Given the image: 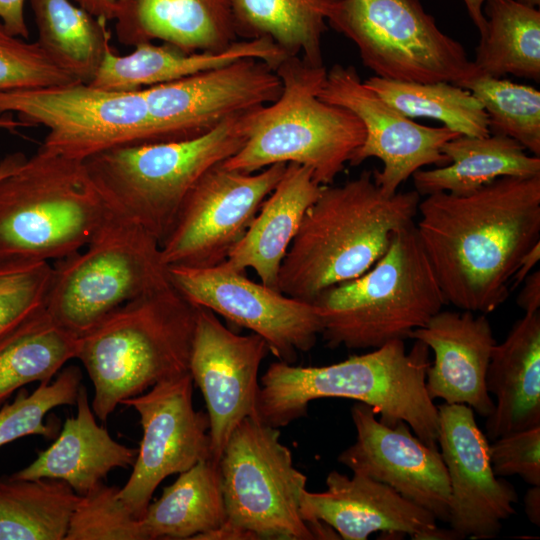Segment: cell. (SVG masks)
I'll list each match as a JSON object with an SVG mask.
<instances>
[{
	"label": "cell",
	"instance_id": "7a4b0ae2",
	"mask_svg": "<svg viewBox=\"0 0 540 540\" xmlns=\"http://www.w3.org/2000/svg\"><path fill=\"white\" fill-rule=\"evenodd\" d=\"M429 348L415 340H393L373 351L326 366L269 365L260 379L256 417L281 428L307 415L310 402L344 398L363 402L395 426L405 421L425 444L438 448V408L426 390Z\"/></svg>",
	"mask_w": 540,
	"mask_h": 540
},
{
	"label": "cell",
	"instance_id": "60d3db41",
	"mask_svg": "<svg viewBox=\"0 0 540 540\" xmlns=\"http://www.w3.org/2000/svg\"><path fill=\"white\" fill-rule=\"evenodd\" d=\"M489 456L496 476H520L540 486V426L510 433L489 444Z\"/></svg>",
	"mask_w": 540,
	"mask_h": 540
},
{
	"label": "cell",
	"instance_id": "f35d334b",
	"mask_svg": "<svg viewBox=\"0 0 540 540\" xmlns=\"http://www.w3.org/2000/svg\"><path fill=\"white\" fill-rule=\"evenodd\" d=\"M79 82L37 42L12 35L0 21V92Z\"/></svg>",
	"mask_w": 540,
	"mask_h": 540
},
{
	"label": "cell",
	"instance_id": "d4e9b609",
	"mask_svg": "<svg viewBox=\"0 0 540 540\" xmlns=\"http://www.w3.org/2000/svg\"><path fill=\"white\" fill-rule=\"evenodd\" d=\"M75 405L76 414L65 420L52 444L11 477L62 480L83 496L101 484L114 468L133 466L138 449L117 442L97 423L83 385Z\"/></svg>",
	"mask_w": 540,
	"mask_h": 540
},
{
	"label": "cell",
	"instance_id": "83f0119b",
	"mask_svg": "<svg viewBox=\"0 0 540 540\" xmlns=\"http://www.w3.org/2000/svg\"><path fill=\"white\" fill-rule=\"evenodd\" d=\"M449 164L413 175L420 196L446 192L472 193L501 177H531L540 174V157L530 156L514 139L490 133L487 136L459 135L442 148Z\"/></svg>",
	"mask_w": 540,
	"mask_h": 540
},
{
	"label": "cell",
	"instance_id": "9a60e30c",
	"mask_svg": "<svg viewBox=\"0 0 540 540\" xmlns=\"http://www.w3.org/2000/svg\"><path fill=\"white\" fill-rule=\"evenodd\" d=\"M142 90L156 143L201 136L270 104L280 96L282 82L268 63L245 57Z\"/></svg>",
	"mask_w": 540,
	"mask_h": 540
},
{
	"label": "cell",
	"instance_id": "3957f363",
	"mask_svg": "<svg viewBox=\"0 0 540 540\" xmlns=\"http://www.w3.org/2000/svg\"><path fill=\"white\" fill-rule=\"evenodd\" d=\"M419 202L415 189L384 195L371 171L323 186L283 258L278 291L313 303L325 290L359 277L384 254L395 231L414 223Z\"/></svg>",
	"mask_w": 540,
	"mask_h": 540
},
{
	"label": "cell",
	"instance_id": "7c38bea8",
	"mask_svg": "<svg viewBox=\"0 0 540 540\" xmlns=\"http://www.w3.org/2000/svg\"><path fill=\"white\" fill-rule=\"evenodd\" d=\"M16 114L27 127L44 126L40 149L85 161L123 146L153 143L143 90L113 91L73 82L0 92V115Z\"/></svg>",
	"mask_w": 540,
	"mask_h": 540
},
{
	"label": "cell",
	"instance_id": "836d02e7",
	"mask_svg": "<svg viewBox=\"0 0 540 540\" xmlns=\"http://www.w3.org/2000/svg\"><path fill=\"white\" fill-rule=\"evenodd\" d=\"M79 500L62 480L0 479V540H65Z\"/></svg>",
	"mask_w": 540,
	"mask_h": 540
},
{
	"label": "cell",
	"instance_id": "7bdbcfd3",
	"mask_svg": "<svg viewBox=\"0 0 540 540\" xmlns=\"http://www.w3.org/2000/svg\"><path fill=\"white\" fill-rule=\"evenodd\" d=\"M522 283L524 285L517 297V304L527 314L538 312L540 308V271L530 273Z\"/></svg>",
	"mask_w": 540,
	"mask_h": 540
},
{
	"label": "cell",
	"instance_id": "f1b7e54d",
	"mask_svg": "<svg viewBox=\"0 0 540 540\" xmlns=\"http://www.w3.org/2000/svg\"><path fill=\"white\" fill-rule=\"evenodd\" d=\"M226 520L218 463L201 461L179 474L140 518L145 540L198 539Z\"/></svg>",
	"mask_w": 540,
	"mask_h": 540
},
{
	"label": "cell",
	"instance_id": "681fc988",
	"mask_svg": "<svg viewBox=\"0 0 540 540\" xmlns=\"http://www.w3.org/2000/svg\"><path fill=\"white\" fill-rule=\"evenodd\" d=\"M518 1L529 6H533V7H537L540 5V0H518Z\"/></svg>",
	"mask_w": 540,
	"mask_h": 540
},
{
	"label": "cell",
	"instance_id": "5bb4252c",
	"mask_svg": "<svg viewBox=\"0 0 540 540\" xmlns=\"http://www.w3.org/2000/svg\"><path fill=\"white\" fill-rule=\"evenodd\" d=\"M168 272L171 284L189 302L261 336L278 361L294 364L298 353L310 351L321 334L314 303L256 283L224 263L169 266Z\"/></svg>",
	"mask_w": 540,
	"mask_h": 540
},
{
	"label": "cell",
	"instance_id": "8992f818",
	"mask_svg": "<svg viewBox=\"0 0 540 540\" xmlns=\"http://www.w3.org/2000/svg\"><path fill=\"white\" fill-rule=\"evenodd\" d=\"M280 96L246 114V140L223 166L253 173L278 163L308 167L322 186L331 185L365 139L361 121L319 96L327 69L286 57L275 69Z\"/></svg>",
	"mask_w": 540,
	"mask_h": 540
},
{
	"label": "cell",
	"instance_id": "ba28073f",
	"mask_svg": "<svg viewBox=\"0 0 540 540\" xmlns=\"http://www.w3.org/2000/svg\"><path fill=\"white\" fill-rule=\"evenodd\" d=\"M247 113L198 137L117 147L84 164L106 205L161 244L200 177L245 143Z\"/></svg>",
	"mask_w": 540,
	"mask_h": 540
},
{
	"label": "cell",
	"instance_id": "7dc6e473",
	"mask_svg": "<svg viewBox=\"0 0 540 540\" xmlns=\"http://www.w3.org/2000/svg\"><path fill=\"white\" fill-rule=\"evenodd\" d=\"M524 509L528 520L536 526L540 525V486H532L524 497Z\"/></svg>",
	"mask_w": 540,
	"mask_h": 540
},
{
	"label": "cell",
	"instance_id": "484cf974",
	"mask_svg": "<svg viewBox=\"0 0 540 540\" xmlns=\"http://www.w3.org/2000/svg\"><path fill=\"white\" fill-rule=\"evenodd\" d=\"M313 172L288 163L285 172L262 203L246 233L223 262L239 272L253 269L261 283L277 289L283 258L307 209L321 193Z\"/></svg>",
	"mask_w": 540,
	"mask_h": 540
},
{
	"label": "cell",
	"instance_id": "52a82bcc",
	"mask_svg": "<svg viewBox=\"0 0 540 540\" xmlns=\"http://www.w3.org/2000/svg\"><path fill=\"white\" fill-rule=\"evenodd\" d=\"M313 303L326 345L348 349L405 341L447 304L414 223L393 233L369 270L325 290Z\"/></svg>",
	"mask_w": 540,
	"mask_h": 540
},
{
	"label": "cell",
	"instance_id": "e575fe53",
	"mask_svg": "<svg viewBox=\"0 0 540 540\" xmlns=\"http://www.w3.org/2000/svg\"><path fill=\"white\" fill-rule=\"evenodd\" d=\"M365 85L409 118H430L466 136L490 134L481 102L468 90L446 81L405 82L371 76Z\"/></svg>",
	"mask_w": 540,
	"mask_h": 540
},
{
	"label": "cell",
	"instance_id": "e0dca14e",
	"mask_svg": "<svg viewBox=\"0 0 540 540\" xmlns=\"http://www.w3.org/2000/svg\"><path fill=\"white\" fill-rule=\"evenodd\" d=\"M318 96L348 109L361 121L365 139L349 164L357 166L372 157L381 160L382 169L372 172V176L384 195H394L424 166L449 164L441 148L460 134L445 126H424L413 121L369 89L354 66L334 64L327 70Z\"/></svg>",
	"mask_w": 540,
	"mask_h": 540
},
{
	"label": "cell",
	"instance_id": "4316f807",
	"mask_svg": "<svg viewBox=\"0 0 540 540\" xmlns=\"http://www.w3.org/2000/svg\"><path fill=\"white\" fill-rule=\"evenodd\" d=\"M265 61L274 70L287 57L266 38L237 40L218 52H184L170 44L143 42L126 55L108 47L94 78V87L113 91H134L169 83L240 58Z\"/></svg>",
	"mask_w": 540,
	"mask_h": 540
},
{
	"label": "cell",
	"instance_id": "277c9868",
	"mask_svg": "<svg viewBox=\"0 0 540 540\" xmlns=\"http://www.w3.org/2000/svg\"><path fill=\"white\" fill-rule=\"evenodd\" d=\"M197 310L170 284L125 303L78 336L75 359L93 384L91 406L99 420L124 400L189 373Z\"/></svg>",
	"mask_w": 540,
	"mask_h": 540
},
{
	"label": "cell",
	"instance_id": "8fae6325",
	"mask_svg": "<svg viewBox=\"0 0 540 540\" xmlns=\"http://www.w3.org/2000/svg\"><path fill=\"white\" fill-rule=\"evenodd\" d=\"M328 26L381 78L462 86L477 74L463 45L440 30L420 0H336Z\"/></svg>",
	"mask_w": 540,
	"mask_h": 540
},
{
	"label": "cell",
	"instance_id": "ac0fdd59",
	"mask_svg": "<svg viewBox=\"0 0 540 540\" xmlns=\"http://www.w3.org/2000/svg\"><path fill=\"white\" fill-rule=\"evenodd\" d=\"M270 352L259 335H239L198 306L189 373L202 392L210 423L212 460L242 420L256 416L260 365Z\"/></svg>",
	"mask_w": 540,
	"mask_h": 540
},
{
	"label": "cell",
	"instance_id": "f546056e",
	"mask_svg": "<svg viewBox=\"0 0 540 540\" xmlns=\"http://www.w3.org/2000/svg\"><path fill=\"white\" fill-rule=\"evenodd\" d=\"M336 0H232L238 40L266 38L287 57L323 66L322 39Z\"/></svg>",
	"mask_w": 540,
	"mask_h": 540
},
{
	"label": "cell",
	"instance_id": "d590c367",
	"mask_svg": "<svg viewBox=\"0 0 540 540\" xmlns=\"http://www.w3.org/2000/svg\"><path fill=\"white\" fill-rule=\"evenodd\" d=\"M483 105L492 134L510 137L540 157V91L507 79L475 74L462 86Z\"/></svg>",
	"mask_w": 540,
	"mask_h": 540
},
{
	"label": "cell",
	"instance_id": "d6986e66",
	"mask_svg": "<svg viewBox=\"0 0 540 540\" xmlns=\"http://www.w3.org/2000/svg\"><path fill=\"white\" fill-rule=\"evenodd\" d=\"M437 408V444L450 486L447 523L458 539L497 537L502 521L515 514L518 495L509 482L495 475L488 439L473 410L465 404L444 403Z\"/></svg>",
	"mask_w": 540,
	"mask_h": 540
},
{
	"label": "cell",
	"instance_id": "c3c4849f",
	"mask_svg": "<svg viewBox=\"0 0 540 540\" xmlns=\"http://www.w3.org/2000/svg\"><path fill=\"white\" fill-rule=\"evenodd\" d=\"M466 6L468 15L478 29L479 34L484 31L486 19L483 14V5L486 0H462Z\"/></svg>",
	"mask_w": 540,
	"mask_h": 540
},
{
	"label": "cell",
	"instance_id": "9c48e42d",
	"mask_svg": "<svg viewBox=\"0 0 540 540\" xmlns=\"http://www.w3.org/2000/svg\"><path fill=\"white\" fill-rule=\"evenodd\" d=\"M170 284L158 240L110 209L87 245L53 266L46 310L79 336L118 307Z\"/></svg>",
	"mask_w": 540,
	"mask_h": 540
},
{
	"label": "cell",
	"instance_id": "7402d4cb",
	"mask_svg": "<svg viewBox=\"0 0 540 540\" xmlns=\"http://www.w3.org/2000/svg\"><path fill=\"white\" fill-rule=\"evenodd\" d=\"M410 338L423 342L434 353L425 383L433 401L465 404L485 418L493 412L486 372L496 340L486 314L441 310Z\"/></svg>",
	"mask_w": 540,
	"mask_h": 540
},
{
	"label": "cell",
	"instance_id": "5b68a950",
	"mask_svg": "<svg viewBox=\"0 0 540 540\" xmlns=\"http://www.w3.org/2000/svg\"><path fill=\"white\" fill-rule=\"evenodd\" d=\"M109 211L84 161L39 148L0 179V267L50 263L78 252Z\"/></svg>",
	"mask_w": 540,
	"mask_h": 540
},
{
	"label": "cell",
	"instance_id": "ee69618b",
	"mask_svg": "<svg viewBox=\"0 0 540 540\" xmlns=\"http://www.w3.org/2000/svg\"><path fill=\"white\" fill-rule=\"evenodd\" d=\"M27 127L19 119H15L10 113L0 115V129L15 131L18 128ZM26 156L22 152H15L5 156L0 161V179L13 172Z\"/></svg>",
	"mask_w": 540,
	"mask_h": 540
},
{
	"label": "cell",
	"instance_id": "2e32d148",
	"mask_svg": "<svg viewBox=\"0 0 540 540\" xmlns=\"http://www.w3.org/2000/svg\"><path fill=\"white\" fill-rule=\"evenodd\" d=\"M192 396L193 380L186 373L121 403L136 410L143 430L132 473L118 491L138 519L166 477L212 460L209 418L194 409Z\"/></svg>",
	"mask_w": 540,
	"mask_h": 540
},
{
	"label": "cell",
	"instance_id": "1f68e13d",
	"mask_svg": "<svg viewBox=\"0 0 540 540\" xmlns=\"http://www.w3.org/2000/svg\"><path fill=\"white\" fill-rule=\"evenodd\" d=\"M78 335L46 308L0 338V407L25 385L52 381L76 358Z\"/></svg>",
	"mask_w": 540,
	"mask_h": 540
},
{
	"label": "cell",
	"instance_id": "4dcf8cb0",
	"mask_svg": "<svg viewBox=\"0 0 540 540\" xmlns=\"http://www.w3.org/2000/svg\"><path fill=\"white\" fill-rule=\"evenodd\" d=\"M472 61L477 74L540 80V11L518 0H486Z\"/></svg>",
	"mask_w": 540,
	"mask_h": 540
},
{
	"label": "cell",
	"instance_id": "d6a6232c",
	"mask_svg": "<svg viewBox=\"0 0 540 540\" xmlns=\"http://www.w3.org/2000/svg\"><path fill=\"white\" fill-rule=\"evenodd\" d=\"M37 43L59 67L90 83L110 47L108 22L72 0H29Z\"/></svg>",
	"mask_w": 540,
	"mask_h": 540
},
{
	"label": "cell",
	"instance_id": "603a6c76",
	"mask_svg": "<svg viewBox=\"0 0 540 540\" xmlns=\"http://www.w3.org/2000/svg\"><path fill=\"white\" fill-rule=\"evenodd\" d=\"M118 41L135 46L155 40L184 52H218L238 40L232 0H118Z\"/></svg>",
	"mask_w": 540,
	"mask_h": 540
},
{
	"label": "cell",
	"instance_id": "30bf717a",
	"mask_svg": "<svg viewBox=\"0 0 540 540\" xmlns=\"http://www.w3.org/2000/svg\"><path fill=\"white\" fill-rule=\"evenodd\" d=\"M280 436L256 416L234 429L218 462L226 520L202 539H316L300 513L307 477Z\"/></svg>",
	"mask_w": 540,
	"mask_h": 540
},
{
	"label": "cell",
	"instance_id": "ffe728a7",
	"mask_svg": "<svg viewBox=\"0 0 540 540\" xmlns=\"http://www.w3.org/2000/svg\"><path fill=\"white\" fill-rule=\"evenodd\" d=\"M351 418L356 440L338 455V462L448 522L450 486L439 449L420 440L405 421L385 425L363 402L353 404Z\"/></svg>",
	"mask_w": 540,
	"mask_h": 540
},
{
	"label": "cell",
	"instance_id": "8d00e7d4",
	"mask_svg": "<svg viewBox=\"0 0 540 540\" xmlns=\"http://www.w3.org/2000/svg\"><path fill=\"white\" fill-rule=\"evenodd\" d=\"M82 378L80 368L71 365L31 393L19 389L12 403L0 407V448L29 435L54 438V424L45 422V417L56 407L75 405Z\"/></svg>",
	"mask_w": 540,
	"mask_h": 540
},
{
	"label": "cell",
	"instance_id": "44dd1931",
	"mask_svg": "<svg viewBox=\"0 0 540 540\" xmlns=\"http://www.w3.org/2000/svg\"><path fill=\"white\" fill-rule=\"evenodd\" d=\"M327 489L301 496L300 513L305 522H322L341 539L366 540L372 533L431 539L438 528L428 510L404 498L388 485L367 476L349 477L336 470L326 477Z\"/></svg>",
	"mask_w": 540,
	"mask_h": 540
},
{
	"label": "cell",
	"instance_id": "b9f144b4",
	"mask_svg": "<svg viewBox=\"0 0 540 540\" xmlns=\"http://www.w3.org/2000/svg\"><path fill=\"white\" fill-rule=\"evenodd\" d=\"M25 0H0V21L12 35L27 39L29 29L24 17Z\"/></svg>",
	"mask_w": 540,
	"mask_h": 540
},
{
	"label": "cell",
	"instance_id": "6da1fadb",
	"mask_svg": "<svg viewBox=\"0 0 540 540\" xmlns=\"http://www.w3.org/2000/svg\"><path fill=\"white\" fill-rule=\"evenodd\" d=\"M415 225L446 303L488 314L511 292L523 255L540 242V174L478 190L427 195Z\"/></svg>",
	"mask_w": 540,
	"mask_h": 540
},
{
	"label": "cell",
	"instance_id": "74e56055",
	"mask_svg": "<svg viewBox=\"0 0 540 540\" xmlns=\"http://www.w3.org/2000/svg\"><path fill=\"white\" fill-rule=\"evenodd\" d=\"M118 491L117 486L101 483L80 496L65 540H145L140 519Z\"/></svg>",
	"mask_w": 540,
	"mask_h": 540
},
{
	"label": "cell",
	"instance_id": "cb8c5ba5",
	"mask_svg": "<svg viewBox=\"0 0 540 540\" xmlns=\"http://www.w3.org/2000/svg\"><path fill=\"white\" fill-rule=\"evenodd\" d=\"M486 388L496 398L485 425L488 440L540 426V311L525 313L494 345Z\"/></svg>",
	"mask_w": 540,
	"mask_h": 540
},
{
	"label": "cell",
	"instance_id": "ab89813d",
	"mask_svg": "<svg viewBox=\"0 0 540 540\" xmlns=\"http://www.w3.org/2000/svg\"><path fill=\"white\" fill-rule=\"evenodd\" d=\"M52 274L49 262L0 267V338L46 308Z\"/></svg>",
	"mask_w": 540,
	"mask_h": 540
},
{
	"label": "cell",
	"instance_id": "4fadbf2b",
	"mask_svg": "<svg viewBox=\"0 0 540 540\" xmlns=\"http://www.w3.org/2000/svg\"><path fill=\"white\" fill-rule=\"evenodd\" d=\"M287 164L245 173L222 162L206 171L182 202L160 244L169 266L205 268L223 263L242 239Z\"/></svg>",
	"mask_w": 540,
	"mask_h": 540
},
{
	"label": "cell",
	"instance_id": "bcb514c9",
	"mask_svg": "<svg viewBox=\"0 0 540 540\" xmlns=\"http://www.w3.org/2000/svg\"><path fill=\"white\" fill-rule=\"evenodd\" d=\"M540 259V242L527 251L520 260L519 266L512 278L511 291L517 288L530 274Z\"/></svg>",
	"mask_w": 540,
	"mask_h": 540
},
{
	"label": "cell",
	"instance_id": "f6af8a7d",
	"mask_svg": "<svg viewBox=\"0 0 540 540\" xmlns=\"http://www.w3.org/2000/svg\"><path fill=\"white\" fill-rule=\"evenodd\" d=\"M96 18L107 22L113 21L118 0H72Z\"/></svg>",
	"mask_w": 540,
	"mask_h": 540
}]
</instances>
